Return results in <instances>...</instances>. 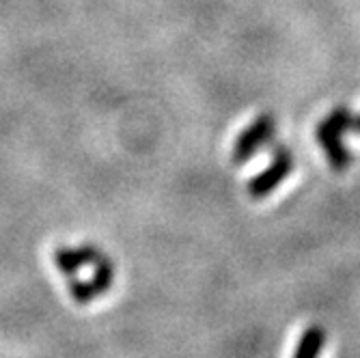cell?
<instances>
[{
	"instance_id": "2",
	"label": "cell",
	"mask_w": 360,
	"mask_h": 358,
	"mask_svg": "<svg viewBox=\"0 0 360 358\" xmlns=\"http://www.w3.org/2000/svg\"><path fill=\"white\" fill-rule=\"evenodd\" d=\"M293 169V155L289 149H285L283 145H278L274 149V155H272V162L266 171H261L259 175H255L250 181H248V194L252 199H266L272 190H276L285 177L291 173Z\"/></svg>"
},
{
	"instance_id": "3",
	"label": "cell",
	"mask_w": 360,
	"mask_h": 358,
	"mask_svg": "<svg viewBox=\"0 0 360 358\" xmlns=\"http://www.w3.org/2000/svg\"><path fill=\"white\" fill-rule=\"evenodd\" d=\"M274 127H276V121H274V117H272L270 113L259 115V117L244 129V132L238 136V141H236V145H233L231 158H233L236 165H244L246 160H250V158L257 153L259 147H264V145L272 139Z\"/></svg>"
},
{
	"instance_id": "4",
	"label": "cell",
	"mask_w": 360,
	"mask_h": 358,
	"mask_svg": "<svg viewBox=\"0 0 360 358\" xmlns=\"http://www.w3.org/2000/svg\"><path fill=\"white\" fill-rule=\"evenodd\" d=\"M112 279H115V266H112L110 259L102 257L100 262L95 264V272L89 281H78L76 276L70 279V291H72V296L76 298L78 305H86L95 296L108 291L112 285Z\"/></svg>"
},
{
	"instance_id": "7",
	"label": "cell",
	"mask_w": 360,
	"mask_h": 358,
	"mask_svg": "<svg viewBox=\"0 0 360 358\" xmlns=\"http://www.w3.org/2000/svg\"><path fill=\"white\" fill-rule=\"evenodd\" d=\"M352 132L360 134V117H354V127H352Z\"/></svg>"
},
{
	"instance_id": "1",
	"label": "cell",
	"mask_w": 360,
	"mask_h": 358,
	"mask_svg": "<svg viewBox=\"0 0 360 358\" xmlns=\"http://www.w3.org/2000/svg\"><path fill=\"white\" fill-rule=\"evenodd\" d=\"M354 127V115L347 106H337L328 117H326L319 125H317V141L328 158L330 167L337 171V173H343L349 169L352 165V153L349 149L343 145V134L345 132H352Z\"/></svg>"
},
{
	"instance_id": "6",
	"label": "cell",
	"mask_w": 360,
	"mask_h": 358,
	"mask_svg": "<svg viewBox=\"0 0 360 358\" xmlns=\"http://www.w3.org/2000/svg\"><path fill=\"white\" fill-rule=\"evenodd\" d=\"M326 343V331L321 326H309L293 352V358H319Z\"/></svg>"
},
{
	"instance_id": "5",
	"label": "cell",
	"mask_w": 360,
	"mask_h": 358,
	"mask_svg": "<svg viewBox=\"0 0 360 358\" xmlns=\"http://www.w3.org/2000/svg\"><path fill=\"white\" fill-rule=\"evenodd\" d=\"M102 259V252L97 246L93 244H84V246H78V248H65L60 246L56 252H54V262H56V268L68 274V276H76L78 270L86 264H97Z\"/></svg>"
}]
</instances>
